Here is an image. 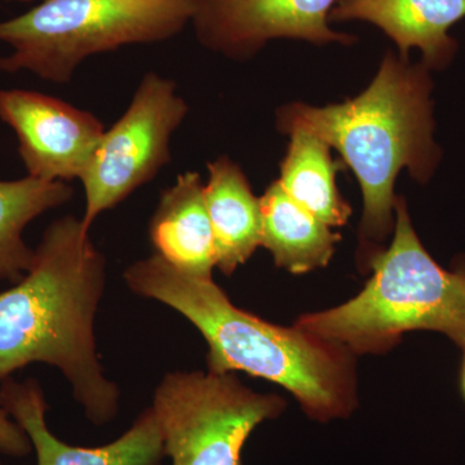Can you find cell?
I'll return each mask as SVG.
<instances>
[{"label": "cell", "mask_w": 465, "mask_h": 465, "mask_svg": "<svg viewBox=\"0 0 465 465\" xmlns=\"http://www.w3.org/2000/svg\"><path fill=\"white\" fill-rule=\"evenodd\" d=\"M105 281V258L82 219L51 223L27 273L0 292V384L32 363H47L65 375L92 423L112 420L119 391L104 374L94 338Z\"/></svg>", "instance_id": "6da1fadb"}, {"label": "cell", "mask_w": 465, "mask_h": 465, "mask_svg": "<svg viewBox=\"0 0 465 465\" xmlns=\"http://www.w3.org/2000/svg\"><path fill=\"white\" fill-rule=\"evenodd\" d=\"M124 275L133 292L163 302L200 330L208 344V371H243L275 382L322 423L353 412L356 379L348 349L247 313L213 278L183 273L157 253L134 262Z\"/></svg>", "instance_id": "7a4b0ae2"}, {"label": "cell", "mask_w": 465, "mask_h": 465, "mask_svg": "<svg viewBox=\"0 0 465 465\" xmlns=\"http://www.w3.org/2000/svg\"><path fill=\"white\" fill-rule=\"evenodd\" d=\"M430 69L387 54L366 91L341 104L314 108L291 104L278 112V128L314 134L341 153L363 195L361 238L381 242L393 228L394 183L402 168L425 183L442 157L434 142Z\"/></svg>", "instance_id": "3957f363"}, {"label": "cell", "mask_w": 465, "mask_h": 465, "mask_svg": "<svg viewBox=\"0 0 465 465\" xmlns=\"http://www.w3.org/2000/svg\"><path fill=\"white\" fill-rule=\"evenodd\" d=\"M394 237L372 256V277L341 307L300 317L295 326L351 353H384L405 332L430 330L465 344V262L448 271L434 262L396 198Z\"/></svg>", "instance_id": "277c9868"}, {"label": "cell", "mask_w": 465, "mask_h": 465, "mask_svg": "<svg viewBox=\"0 0 465 465\" xmlns=\"http://www.w3.org/2000/svg\"><path fill=\"white\" fill-rule=\"evenodd\" d=\"M194 0H41L0 21L3 73L66 84L96 54L170 41L191 25Z\"/></svg>", "instance_id": "5b68a950"}, {"label": "cell", "mask_w": 465, "mask_h": 465, "mask_svg": "<svg viewBox=\"0 0 465 465\" xmlns=\"http://www.w3.org/2000/svg\"><path fill=\"white\" fill-rule=\"evenodd\" d=\"M286 402L242 384L232 372H171L153 406L173 465H242L251 433L282 414Z\"/></svg>", "instance_id": "8992f818"}, {"label": "cell", "mask_w": 465, "mask_h": 465, "mask_svg": "<svg viewBox=\"0 0 465 465\" xmlns=\"http://www.w3.org/2000/svg\"><path fill=\"white\" fill-rule=\"evenodd\" d=\"M189 106L173 79L146 73L121 118L101 137L82 179L87 231L94 220L152 182L171 161L173 134Z\"/></svg>", "instance_id": "52a82bcc"}, {"label": "cell", "mask_w": 465, "mask_h": 465, "mask_svg": "<svg viewBox=\"0 0 465 465\" xmlns=\"http://www.w3.org/2000/svg\"><path fill=\"white\" fill-rule=\"evenodd\" d=\"M336 0H194L191 25L202 45L234 60L255 56L275 39L323 45H351L356 36L335 32L330 12Z\"/></svg>", "instance_id": "ba28073f"}, {"label": "cell", "mask_w": 465, "mask_h": 465, "mask_svg": "<svg viewBox=\"0 0 465 465\" xmlns=\"http://www.w3.org/2000/svg\"><path fill=\"white\" fill-rule=\"evenodd\" d=\"M0 121L16 134L27 176L45 182L81 180L105 133L91 112L21 88L0 90Z\"/></svg>", "instance_id": "9c48e42d"}, {"label": "cell", "mask_w": 465, "mask_h": 465, "mask_svg": "<svg viewBox=\"0 0 465 465\" xmlns=\"http://www.w3.org/2000/svg\"><path fill=\"white\" fill-rule=\"evenodd\" d=\"M0 401L32 442L35 465H159L164 457L163 440L152 409L114 442L100 448L67 445L48 430V405L41 384L34 379L0 384Z\"/></svg>", "instance_id": "30bf717a"}, {"label": "cell", "mask_w": 465, "mask_h": 465, "mask_svg": "<svg viewBox=\"0 0 465 465\" xmlns=\"http://www.w3.org/2000/svg\"><path fill=\"white\" fill-rule=\"evenodd\" d=\"M465 18V0H336L330 23L363 21L396 43L400 57L420 51L428 69H445L454 60L458 42L450 30Z\"/></svg>", "instance_id": "8fae6325"}, {"label": "cell", "mask_w": 465, "mask_h": 465, "mask_svg": "<svg viewBox=\"0 0 465 465\" xmlns=\"http://www.w3.org/2000/svg\"><path fill=\"white\" fill-rule=\"evenodd\" d=\"M149 238L155 253L177 271L213 278L215 244L200 173H180L162 192L150 220Z\"/></svg>", "instance_id": "7c38bea8"}, {"label": "cell", "mask_w": 465, "mask_h": 465, "mask_svg": "<svg viewBox=\"0 0 465 465\" xmlns=\"http://www.w3.org/2000/svg\"><path fill=\"white\" fill-rule=\"evenodd\" d=\"M204 200L215 244L216 266L231 275L262 246L260 198L246 174L229 157L207 164Z\"/></svg>", "instance_id": "4fadbf2b"}, {"label": "cell", "mask_w": 465, "mask_h": 465, "mask_svg": "<svg viewBox=\"0 0 465 465\" xmlns=\"http://www.w3.org/2000/svg\"><path fill=\"white\" fill-rule=\"evenodd\" d=\"M262 246L275 265L300 274L329 264L341 234L295 203L274 182L260 198Z\"/></svg>", "instance_id": "5bb4252c"}, {"label": "cell", "mask_w": 465, "mask_h": 465, "mask_svg": "<svg viewBox=\"0 0 465 465\" xmlns=\"http://www.w3.org/2000/svg\"><path fill=\"white\" fill-rule=\"evenodd\" d=\"M290 136L277 182L291 200L330 228L347 224L351 208L339 193L335 180L344 163L333 161L330 146L320 137L304 131H295Z\"/></svg>", "instance_id": "9a60e30c"}, {"label": "cell", "mask_w": 465, "mask_h": 465, "mask_svg": "<svg viewBox=\"0 0 465 465\" xmlns=\"http://www.w3.org/2000/svg\"><path fill=\"white\" fill-rule=\"evenodd\" d=\"M74 197L69 183L45 182L26 176L0 180V281H20L33 265L35 249L27 246L24 231L36 217Z\"/></svg>", "instance_id": "2e32d148"}, {"label": "cell", "mask_w": 465, "mask_h": 465, "mask_svg": "<svg viewBox=\"0 0 465 465\" xmlns=\"http://www.w3.org/2000/svg\"><path fill=\"white\" fill-rule=\"evenodd\" d=\"M33 451L25 430L8 414L0 401V452L8 457L24 458Z\"/></svg>", "instance_id": "e0dca14e"}, {"label": "cell", "mask_w": 465, "mask_h": 465, "mask_svg": "<svg viewBox=\"0 0 465 465\" xmlns=\"http://www.w3.org/2000/svg\"><path fill=\"white\" fill-rule=\"evenodd\" d=\"M464 348V358H463V367H461V391H463V396L465 400V344L463 345Z\"/></svg>", "instance_id": "ac0fdd59"}, {"label": "cell", "mask_w": 465, "mask_h": 465, "mask_svg": "<svg viewBox=\"0 0 465 465\" xmlns=\"http://www.w3.org/2000/svg\"><path fill=\"white\" fill-rule=\"evenodd\" d=\"M7 2V3H30L33 0H0V3Z\"/></svg>", "instance_id": "d6986e66"}, {"label": "cell", "mask_w": 465, "mask_h": 465, "mask_svg": "<svg viewBox=\"0 0 465 465\" xmlns=\"http://www.w3.org/2000/svg\"><path fill=\"white\" fill-rule=\"evenodd\" d=\"M3 73V70H2V63H0V74H2Z\"/></svg>", "instance_id": "ffe728a7"}, {"label": "cell", "mask_w": 465, "mask_h": 465, "mask_svg": "<svg viewBox=\"0 0 465 465\" xmlns=\"http://www.w3.org/2000/svg\"><path fill=\"white\" fill-rule=\"evenodd\" d=\"M0 465H2V463H0Z\"/></svg>", "instance_id": "44dd1931"}]
</instances>
